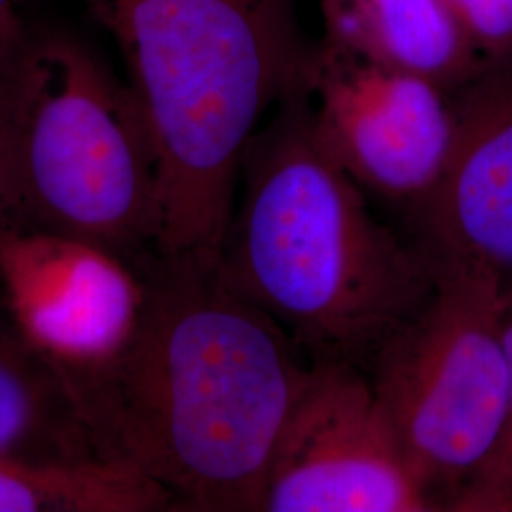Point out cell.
<instances>
[{
    "mask_svg": "<svg viewBox=\"0 0 512 512\" xmlns=\"http://www.w3.org/2000/svg\"><path fill=\"white\" fill-rule=\"evenodd\" d=\"M141 308L110 359L61 368L99 458L175 512H264L277 440L310 374L293 338L232 289L217 255L152 249Z\"/></svg>",
    "mask_w": 512,
    "mask_h": 512,
    "instance_id": "obj_1",
    "label": "cell"
},
{
    "mask_svg": "<svg viewBox=\"0 0 512 512\" xmlns=\"http://www.w3.org/2000/svg\"><path fill=\"white\" fill-rule=\"evenodd\" d=\"M217 264L310 363L368 372L435 289L437 262L378 219L313 126L304 88L256 131Z\"/></svg>",
    "mask_w": 512,
    "mask_h": 512,
    "instance_id": "obj_2",
    "label": "cell"
},
{
    "mask_svg": "<svg viewBox=\"0 0 512 512\" xmlns=\"http://www.w3.org/2000/svg\"><path fill=\"white\" fill-rule=\"evenodd\" d=\"M114 40L158 162L164 253L219 255L262 118L306 82L298 0H80Z\"/></svg>",
    "mask_w": 512,
    "mask_h": 512,
    "instance_id": "obj_3",
    "label": "cell"
},
{
    "mask_svg": "<svg viewBox=\"0 0 512 512\" xmlns=\"http://www.w3.org/2000/svg\"><path fill=\"white\" fill-rule=\"evenodd\" d=\"M0 202L8 226L133 266L158 247V162L128 80L82 38L33 29L0 63Z\"/></svg>",
    "mask_w": 512,
    "mask_h": 512,
    "instance_id": "obj_4",
    "label": "cell"
},
{
    "mask_svg": "<svg viewBox=\"0 0 512 512\" xmlns=\"http://www.w3.org/2000/svg\"><path fill=\"white\" fill-rule=\"evenodd\" d=\"M366 376L412 475L437 511H450L505 421L499 279L473 264L437 262L433 293L387 338Z\"/></svg>",
    "mask_w": 512,
    "mask_h": 512,
    "instance_id": "obj_5",
    "label": "cell"
},
{
    "mask_svg": "<svg viewBox=\"0 0 512 512\" xmlns=\"http://www.w3.org/2000/svg\"><path fill=\"white\" fill-rule=\"evenodd\" d=\"M304 93L330 156L368 198L406 220L439 183L454 141L450 92L323 37Z\"/></svg>",
    "mask_w": 512,
    "mask_h": 512,
    "instance_id": "obj_6",
    "label": "cell"
},
{
    "mask_svg": "<svg viewBox=\"0 0 512 512\" xmlns=\"http://www.w3.org/2000/svg\"><path fill=\"white\" fill-rule=\"evenodd\" d=\"M429 512L366 372L311 363L275 446L264 512Z\"/></svg>",
    "mask_w": 512,
    "mask_h": 512,
    "instance_id": "obj_7",
    "label": "cell"
},
{
    "mask_svg": "<svg viewBox=\"0 0 512 512\" xmlns=\"http://www.w3.org/2000/svg\"><path fill=\"white\" fill-rule=\"evenodd\" d=\"M141 294L135 270L103 249L12 226L0 236L4 315L65 370L99 365L122 348Z\"/></svg>",
    "mask_w": 512,
    "mask_h": 512,
    "instance_id": "obj_8",
    "label": "cell"
},
{
    "mask_svg": "<svg viewBox=\"0 0 512 512\" xmlns=\"http://www.w3.org/2000/svg\"><path fill=\"white\" fill-rule=\"evenodd\" d=\"M454 141L439 183L404 220L437 262L480 266L512 283V52L450 92Z\"/></svg>",
    "mask_w": 512,
    "mask_h": 512,
    "instance_id": "obj_9",
    "label": "cell"
},
{
    "mask_svg": "<svg viewBox=\"0 0 512 512\" xmlns=\"http://www.w3.org/2000/svg\"><path fill=\"white\" fill-rule=\"evenodd\" d=\"M325 37L452 92L482 61L446 0H319Z\"/></svg>",
    "mask_w": 512,
    "mask_h": 512,
    "instance_id": "obj_10",
    "label": "cell"
},
{
    "mask_svg": "<svg viewBox=\"0 0 512 512\" xmlns=\"http://www.w3.org/2000/svg\"><path fill=\"white\" fill-rule=\"evenodd\" d=\"M0 456L80 461L99 458L65 372L0 319Z\"/></svg>",
    "mask_w": 512,
    "mask_h": 512,
    "instance_id": "obj_11",
    "label": "cell"
},
{
    "mask_svg": "<svg viewBox=\"0 0 512 512\" xmlns=\"http://www.w3.org/2000/svg\"><path fill=\"white\" fill-rule=\"evenodd\" d=\"M164 511L169 495L126 465L0 456V512Z\"/></svg>",
    "mask_w": 512,
    "mask_h": 512,
    "instance_id": "obj_12",
    "label": "cell"
},
{
    "mask_svg": "<svg viewBox=\"0 0 512 512\" xmlns=\"http://www.w3.org/2000/svg\"><path fill=\"white\" fill-rule=\"evenodd\" d=\"M501 336L507 359V406L492 454L456 495L450 511H512V283L501 287Z\"/></svg>",
    "mask_w": 512,
    "mask_h": 512,
    "instance_id": "obj_13",
    "label": "cell"
},
{
    "mask_svg": "<svg viewBox=\"0 0 512 512\" xmlns=\"http://www.w3.org/2000/svg\"><path fill=\"white\" fill-rule=\"evenodd\" d=\"M482 61L512 52V0H446Z\"/></svg>",
    "mask_w": 512,
    "mask_h": 512,
    "instance_id": "obj_14",
    "label": "cell"
},
{
    "mask_svg": "<svg viewBox=\"0 0 512 512\" xmlns=\"http://www.w3.org/2000/svg\"><path fill=\"white\" fill-rule=\"evenodd\" d=\"M29 25L19 12V0H0V63L18 50Z\"/></svg>",
    "mask_w": 512,
    "mask_h": 512,
    "instance_id": "obj_15",
    "label": "cell"
},
{
    "mask_svg": "<svg viewBox=\"0 0 512 512\" xmlns=\"http://www.w3.org/2000/svg\"><path fill=\"white\" fill-rule=\"evenodd\" d=\"M6 228H8V219H6V215H4V209H2V202H0V236L6 232Z\"/></svg>",
    "mask_w": 512,
    "mask_h": 512,
    "instance_id": "obj_16",
    "label": "cell"
},
{
    "mask_svg": "<svg viewBox=\"0 0 512 512\" xmlns=\"http://www.w3.org/2000/svg\"><path fill=\"white\" fill-rule=\"evenodd\" d=\"M6 315H4V310H2V302H0V319H4Z\"/></svg>",
    "mask_w": 512,
    "mask_h": 512,
    "instance_id": "obj_17",
    "label": "cell"
}]
</instances>
